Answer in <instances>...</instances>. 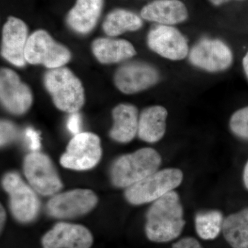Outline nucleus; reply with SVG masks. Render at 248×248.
<instances>
[{
	"label": "nucleus",
	"mask_w": 248,
	"mask_h": 248,
	"mask_svg": "<svg viewBox=\"0 0 248 248\" xmlns=\"http://www.w3.org/2000/svg\"><path fill=\"white\" fill-rule=\"evenodd\" d=\"M185 223L179 196L172 191L150 207L145 227L147 237L153 242H169L181 234Z\"/></svg>",
	"instance_id": "1"
},
{
	"label": "nucleus",
	"mask_w": 248,
	"mask_h": 248,
	"mask_svg": "<svg viewBox=\"0 0 248 248\" xmlns=\"http://www.w3.org/2000/svg\"><path fill=\"white\" fill-rule=\"evenodd\" d=\"M161 164L157 151L141 148L116 160L111 169V180L116 187L127 188L157 171Z\"/></svg>",
	"instance_id": "2"
},
{
	"label": "nucleus",
	"mask_w": 248,
	"mask_h": 248,
	"mask_svg": "<svg viewBox=\"0 0 248 248\" xmlns=\"http://www.w3.org/2000/svg\"><path fill=\"white\" fill-rule=\"evenodd\" d=\"M44 81L54 104L60 110L73 113L84 105V87L71 70L63 67L50 69Z\"/></svg>",
	"instance_id": "3"
},
{
	"label": "nucleus",
	"mask_w": 248,
	"mask_h": 248,
	"mask_svg": "<svg viewBox=\"0 0 248 248\" xmlns=\"http://www.w3.org/2000/svg\"><path fill=\"white\" fill-rule=\"evenodd\" d=\"M184 179L181 170L166 169L157 170L127 187L125 197L133 205H142L159 200L180 186Z\"/></svg>",
	"instance_id": "4"
},
{
	"label": "nucleus",
	"mask_w": 248,
	"mask_h": 248,
	"mask_svg": "<svg viewBox=\"0 0 248 248\" xmlns=\"http://www.w3.org/2000/svg\"><path fill=\"white\" fill-rule=\"evenodd\" d=\"M71 52L52 38L46 31L31 34L25 48V60L31 64H42L49 69L63 67L70 61Z\"/></svg>",
	"instance_id": "5"
},
{
	"label": "nucleus",
	"mask_w": 248,
	"mask_h": 248,
	"mask_svg": "<svg viewBox=\"0 0 248 248\" xmlns=\"http://www.w3.org/2000/svg\"><path fill=\"white\" fill-rule=\"evenodd\" d=\"M2 186L9 195L10 208L15 218L21 223H30L35 220L40 205L35 190L16 172L6 174Z\"/></svg>",
	"instance_id": "6"
},
{
	"label": "nucleus",
	"mask_w": 248,
	"mask_h": 248,
	"mask_svg": "<svg viewBox=\"0 0 248 248\" xmlns=\"http://www.w3.org/2000/svg\"><path fill=\"white\" fill-rule=\"evenodd\" d=\"M100 139L91 133L75 135L67 146L66 153L60 159V164L66 169L87 170L94 168L102 158Z\"/></svg>",
	"instance_id": "7"
},
{
	"label": "nucleus",
	"mask_w": 248,
	"mask_h": 248,
	"mask_svg": "<svg viewBox=\"0 0 248 248\" xmlns=\"http://www.w3.org/2000/svg\"><path fill=\"white\" fill-rule=\"evenodd\" d=\"M24 172L31 187L40 195H55L63 186L51 160L40 152H32L26 156Z\"/></svg>",
	"instance_id": "8"
},
{
	"label": "nucleus",
	"mask_w": 248,
	"mask_h": 248,
	"mask_svg": "<svg viewBox=\"0 0 248 248\" xmlns=\"http://www.w3.org/2000/svg\"><path fill=\"white\" fill-rule=\"evenodd\" d=\"M97 197L89 189H76L58 194L48 201L47 213L57 218H71L89 213L96 206Z\"/></svg>",
	"instance_id": "9"
},
{
	"label": "nucleus",
	"mask_w": 248,
	"mask_h": 248,
	"mask_svg": "<svg viewBox=\"0 0 248 248\" xmlns=\"http://www.w3.org/2000/svg\"><path fill=\"white\" fill-rule=\"evenodd\" d=\"M0 98L5 108L15 115H22L30 108L32 93L29 86L12 70L2 68L0 73Z\"/></svg>",
	"instance_id": "10"
},
{
	"label": "nucleus",
	"mask_w": 248,
	"mask_h": 248,
	"mask_svg": "<svg viewBox=\"0 0 248 248\" xmlns=\"http://www.w3.org/2000/svg\"><path fill=\"white\" fill-rule=\"evenodd\" d=\"M148 45L155 53L170 60H182L188 53L185 37L170 26L160 24L153 27L148 35Z\"/></svg>",
	"instance_id": "11"
},
{
	"label": "nucleus",
	"mask_w": 248,
	"mask_h": 248,
	"mask_svg": "<svg viewBox=\"0 0 248 248\" xmlns=\"http://www.w3.org/2000/svg\"><path fill=\"white\" fill-rule=\"evenodd\" d=\"M159 74L155 68L141 63L130 62L120 67L115 73V84L125 94H133L148 89L157 82Z\"/></svg>",
	"instance_id": "12"
},
{
	"label": "nucleus",
	"mask_w": 248,
	"mask_h": 248,
	"mask_svg": "<svg viewBox=\"0 0 248 248\" xmlns=\"http://www.w3.org/2000/svg\"><path fill=\"white\" fill-rule=\"evenodd\" d=\"M93 235L81 225L60 222L57 223L42 240L44 248H90Z\"/></svg>",
	"instance_id": "13"
},
{
	"label": "nucleus",
	"mask_w": 248,
	"mask_h": 248,
	"mask_svg": "<svg viewBox=\"0 0 248 248\" xmlns=\"http://www.w3.org/2000/svg\"><path fill=\"white\" fill-rule=\"evenodd\" d=\"M192 64L211 72L223 71L231 66L232 54L227 45L219 40H203L192 49Z\"/></svg>",
	"instance_id": "14"
},
{
	"label": "nucleus",
	"mask_w": 248,
	"mask_h": 248,
	"mask_svg": "<svg viewBox=\"0 0 248 248\" xmlns=\"http://www.w3.org/2000/svg\"><path fill=\"white\" fill-rule=\"evenodd\" d=\"M28 37V28L22 19L9 17L2 30L1 55L15 66L25 65V48Z\"/></svg>",
	"instance_id": "15"
},
{
	"label": "nucleus",
	"mask_w": 248,
	"mask_h": 248,
	"mask_svg": "<svg viewBox=\"0 0 248 248\" xmlns=\"http://www.w3.org/2000/svg\"><path fill=\"white\" fill-rule=\"evenodd\" d=\"M141 16L146 20L169 26L186 20L187 11L179 0H156L143 7Z\"/></svg>",
	"instance_id": "16"
},
{
	"label": "nucleus",
	"mask_w": 248,
	"mask_h": 248,
	"mask_svg": "<svg viewBox=\"0 0 248 248\" xmlns=\"http://www.w3.org/2000/svg\"><path fill=\"white\" fill-rule=\"evenodd\" d=\"M103 5L104 0H77L67 16L68 25L78 33H89L97 24Z\"/></svg>",
	"instance_id": "17"
},
{
	"label": "nucleus",
	"mask_w": 248,
	"mask_h": 248,
	"mask_svg": "<svg viewBox=\"0 0 248 248\" xmlns=\"http://www.w3.org/2000/svg\"><path fill=\"white\" fill-rule=\"evenodd\" d=\"M114 124L110 132L112 140L128 143L138 132L139 117L137 108L130 104H120L112 110Z\"/></svg>",
	"instance_id": "18"
},
{
	"label": "nucleus",
	"mask_w": 248,
	"mask_h": 248,
	"mask_svg": "<svg viewBox=\"0 0 248 248\" xmlns=\"http://www.w3.org/2000/svg\"><path fill=\"white\" fill-rule=\"evenodd\" d=\"M168 112L161 106L147 108L139 118V138L148 143L159 141L166 130Z\"/></svg>",
	"instance_id": "19"
},
{
	"label": "nucleus",
	"mask_w": 248,
	"mask_h": 248,
	"mask_svg": "<svg viewBox=\"0 0 248 248\" xmlns=\"http://www.w3.org/2000/svg\"><path fill=\"white\" fill-rule=\"evenodd\" d=\"M93 53L101 63H117L131 58L136 54L132 44L124 40L99 38L93 42Z\"/></svg>",
	"instance_id": "20"
},
{
	"label": "nucleus",
	"mask_w": 248,
	"mask_h": 248,
	"mask_svg": "<svg viewBox=\"0 0 248 248\" xmlns=\"http://www.w3.org/2000/svg\"><path fill=\"white\" fill-rule=\"evenodd\" d=\"M222 231L232 248H248V208L227 217Z\"/></svg>",
	"instance_id": "21"
},
{
	"label": "nucleus",
	"mask_w": 248,
	"mask_h": 248,
	"mask_svg": "<svg viewBox=\"0 0 248 248\" xmlns=\"http://www.w3.org/2000/svg\"><path fill=\"white\" fill-rule=\"evenodd\" d=\"M141 18L136 14L123 9H117L108 15L103 29L110 37L118 36L127 31L138 30L142 27Z\"/></svg>",
	"instance_id": "22"
},
{
	"label": "nucleus",
	"mask_w": 248,
	"mask_h": 248,
	"mask_svg": "<svg viewBox=\"0 0 248 248\" xmlns=\"http://www.w3.org/2000/svg\"><path fill=\"white\" fill-rule=\"evenodd\" d=\"M223 214L219 210L200 212L195 217V228L197 234L204 240L216 239L222 231Z\"/></svg>",
	"instance_id": "23"
},
{
	"label": "nucleus",
	"mask_w": 248,
	"mask_h": 248,
	"mask_svg": "<svg viewBox=\"0 0 248 248\" xmlns=\"http://www.w3.org/2000/svg\"><path fill=\"white\" fill-rule=\"evenodd\" d=\"M230 125L232 131L236 136L248 140V107L240 109L233 114Z\"/></svg>",
	"instance_id": "24"
},
{
	"label": "nucleus",
	"mask_w": 248,
	"mask_h": 248,
	"mask_svg": "<svg viewBox=\"0 0 248 248\" xmlns=\"http://www.w3.org/2000/svg\"><path fill=\"white\" fill-rule=\"evenodd\" d=\"M16 130L10 122L2 121L1 122V146L9 143L16 138Z\"/></svg>",
	"instance_id": "25"
},
{
	"label": "nucleus",
	"mask_w": 248,
	"mask_h": 248,
	"mask_svg": "<svg viewBox=\"0 0 248 248\" xmlns=\"http://www.w3.org/2000/svg\"><path fill=\"white\" fill-rule=\"evenodd\" d=\"M25 134L31 151H38L41 147L40 133L32 128H28L26 130Z\"/></svg>",
	"instance_id": "26"
},
{
	"label": "nucleus",
	"mask_w": 248,
	"mask_h": 248,
	"mask_svg": "<svg viewBox=\"0 0 248 248\" xmlns=\"http://www.w3.org/2000/svg\"><path fill=\"white\" fill-rule=\"evenodd\" d=\"M81 125V119L79 114L77 112L71 113V116L68 117V122H67V127L69 131L72 134L78 135L80 133Z\"/></svg>",
	"instance_id": "27"
},
{
	"label": "nucleus",
	"mask_w": 248,
	"mask_h": 248,
	"mask_svg": "<svg viewBox=\"0 0 248 248\" xmlns=\"http://www.w3.org/2000/svg\"><path fill=\"white\" fill-rule=\"evenodd\" d=\"M172 248H203L200 242L192 237H186L173 244Z\"/></svg>",
	"instance_id": "28"
},
{
	"label": "nucleus",
	"mask_w": 248,
	"mask_h": 248,
	"mask_svg": "<svg viewBox=\"0 0 248 248\" xmlns=\"http://www.w3.org/2000/svg\"><path fill=\"white\" fill-rule=\"evenodd\" d=\"M244 182L245 186L248 190V161L244 168Z\"/></svg>",
	"instance_id": "29"
},
{
	"label": "nucleus",
	"mask_w": 248,
	"mask_h": 248,
	"mask_svg": "<svg viewBox=\"0 0 248 248\" xmlns=\"http://www.w3.org/2000/svg\"><path fill=\"white\" fill-rule=\"evenodd\" d=\"M1 230H2L3 227L4 226L5 221H6V212L2 205H1Z\"/></svg>",
	"instance_id": "30"
},
{
	"label": "nucleus",
	"mask_w": 248,
	"mask_h": 248,
	"mask_svg": "<svg viewBox=\"0 0 248 248\" xmlns=\"http://www.w3.org/2000/svg\"><path fill=\"white\" fill-rule=\"evenodd\" d=\"M243 65H244L245 73H246L248 79V52L246 56L244 57V60H243Z\"/></svg>",
	"instance_id": "31"
},
{
	"label": "nucleus",
	"mask_w": 248,
	"mask_h": 248,
	"mask_svg": "<svg viewBox=\"0 0 248 248\" xmlns=\"http://www.w3.org/2000/svg\"><path fill=\"white\" fill-rule=\"evenodd\" d=\"M213 4L215 5H220L223 3L227 2V1H231V0H210Z\"/></svg>",
	"instance_id": "32"
}]
</instances>
